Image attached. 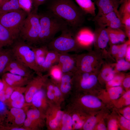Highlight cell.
Wrapping results in <instances>:
<instances>
[{"instance_id":"cell-21","label":"cell","mask_w":130,"mask_h":130,"mask_svg":"<svg viewBox=\"0 0 130 130\" xmlns=\"http://www.w3.org/2000/svg\"><path fill=\"white\" fill-rule=\"evenodd\" d=\"M50 103L43 87L34 94L30 106L36 108L45 114Z\"/></svg>"},{"instance_id":"cell-11","label":"cell","mask_w":130,"mask_h":130,"mask_svg":"<svg viewBox=\"0 0 130 130\" xmlns=\"http://www.w3.org/2000/svg\"><path fill=\"white\" fill-rule=\"evenodd\" d=\"M64 112L61 106L50 103L45 113L46 126L47 130H57Z\"/></svg>"},{"instance_id":"cell-13","label":"cell","mask_w":130,"mask_h":130,"mask_svg":"<svg viewBox=\"0 0 130 130\" xmlns=\"http://www.w3.org/2000/svg\"><path fill=\"white\" fill-rule=\"evenodd\" d=\"M99 26L94 32L95 39L94 43L95 50L100 52L104 58H111L106 49L109 43V39L106 28Z\"/></svg>"},{"instance_id":"cell-53","label":"cell","mask_w":130,"mask_h":130,"mask_svg":"<svg viewBox=\"0 0 130 130\" xmlns=\"http://www.w3.org/2000/svg\"><path fill=\"white\" fill-rule=\"evenodd\" d=\"M6 100L5 90L4 87L3 89L0 91V101L3 102Z\"/></svg>"},{"instance_id":"cell-41","label":"cell","mask_w":130,"mask_h":130,"mask_svg":"<svg viewBox=\"0 0 130 130\" xmlns=\"http://www.w3.org/2000/svg\"><path fill=\"white\" fill-rule=\"evenodd\" d=\"M21 9L28 14L33 9L32 0H18Z\"/></svg>"},{"instance_id":"cell-50","label":"cell","mask_w":130,"mask_h":130,"mask_svg":"<svg viewBox=\"0 0 130 130\" xmlns=\"http://www.w3.org/2000/svg\"><path fill=\"white\" fill-rule=\"evenodd\" d=\"M107 129L104 119L102 118L96 125L93 130H106Z\"/></svg>"},{"instance_id":"cell-46","label":"cell","mask_w":130,"mask_h":130,"mask_svg":"<svg viewBox=\"0 0 130 130\" xmlns=\"http://www.w3.org/2000/svg\"><path fill=\"white\" fill-rule=\"evenodd\" d=\"M121 19L122 24L124 26L125 31L130 30V14L123 15Z\"/></svg>"},{"instance_id":"cell-27","label":"cell","mask_w":130,"mask_h":130,"mask_svg":"<svg viewBox=\"0 0 130 130\" xmlns=\"http://www.w3.org/2000/svg\"><path fill=\"white\" fill-rule=\"evenodd\" d=\"M59 53L51 50H49L45 59L41 66L40 72H47L52 66L58 63Z\"/></svg>"},{"instance_id":"cell-12","label":"cell","mask_w":130,"mask_h":130,"mask_svg":"<svg viewBox=\"0 0 130 130\" xmlns=\"http://www.w3.org/2000/svg\"><path fill=\"white\" fill-rule=\"evenodd\" d=\"M49 78L48 74L37 75L34 76L26 85L24 92L26 103L30 106L33 97L38 90L42 88Z\"/></svg>"},{"instance_id":"cell-36","label":"cell","mask_w":130,"mask_h":130,"mask_svg":"<svg viewBox=\"0 0 130 130\" xmlns=\"http://www.w3.org/2000/svg\"><path fill=\"white\" fill-rule=\"evenodd\" d=\"M126 74L122 72L116 73L113 78L105 84L107 88L112 87L122 86L123 80Z\"/></svg>"},{"instance_id":"cell-20","label":"cell","mask_w":130,"mask_h":130,"mask_svg":"<svg viewBox=\"0 0 130 130\" xmlns=\"http://www.w3.org/2000/svg\"><path fill=\"white\" fill-rule=\"evenodd\" d=\"M75 35L77 41L83 49H89L94 44V32L90 29L82 28Z\"/></svg>"},{"instance_id":"cell-35","label":"cell","mask_w":130,"mask_h":130,"mask_svg":"<svg viewBox=\"0 0 130 130\" xmlns=\"http://www.w3.org/2000/svg\"><path fill=\"white\" fill-rule=\"evenodd\" d=\"M53 84V82L49 78L46 80L44 87L46 97L50 103L57 105L54 93Z\"/></svg>"},{"instance_id":"cell-52","label":"cell","mask_w":130,"mask_h":130,"mask_svg":"<svg viewBox=\"0 0 130 130\" xmlns=\"http://www.w3.org/2000/svg\"><path fill=\"white\" fill-rule=\"evenodd\" d=\"M34 9H38L39 6L48 0H32Z\"/></svg>"},{"instance_id":"cell-24","label":"cell","mask_w":130,"mask_h":130,"mask_svg":"<svg viewBox=\"0 0 130 130\" xmlns=\"http://www.w3.org/2000/svg\"><path fill=\"white\" fill-rule=\"evenodd\" d=\"M73 74L71 72L63 73L58 84L65 100L70 96L72 92V78Z\"/></svg>"},{"instance_id":"cell-28","label":"cell","mask_w":130,"mask_h":130,"mask_svg":"<svg viewBox=\"0 0 130 130\" xmlns=\"http://www.w3.org/2000/svg\"><path fill=\"white\" fill-rule=\"evenodd\" d=\"M15 58L11 48L6 49L0 46V75L3 74L9 63Z\"/></svg>"},{"instance_id":"cell-30","label":"cell","mask_w":130,"mask_h":130,"mask_svg":"<svg viewBox=\"0 0 130 130\" xmlns=\"http://www.w3.org/2000/svg\"><path fill=\"white\" fill-rule=\"evenodd\" d=\"M79 7L85 13L95 16L96 8L91 0H75Z\"/></svg>"},{"instance_id":"cell-48","label":"cell","mask_w":130,"mask_h":130,"mask_svg":"<svg viewBox=\"0 0 130 130\" xmlns=\"http://www.w3.org/2000/svg\"><path fill=\"white\" fill-rule=\"evenodd\" d=\"M2 80L4 84V88L5 93V97L6 100L10 98L15 87H13L8 85L2 79Z\"/></svg>"},{"instance_id":"cell-31","label":"cell","mask_w":130,"mask_h":130,"mask_svg":"<svg viewBox=\"0 0 130 130\" xmlns=\"http://www.w3.org/2000/svg\"><path fill=\"white\" fill-rule=\"evenodd\" d=\"M21 9L18 0H5L0 6V15Z\"/></svg>"},{"instance_id":"cell-42","label":"cell","mask_w":130,"mask_h":130,"mask_svg":"<svg viewBox=\"0 0 130 130\" xmlns=\"http://www.w3.org/2000/svg\"><path fill=\"white\" fill-rule=\"evenodd\" d=\"M118 11L121 17L124 15L130 14V0H124L120 5Z\"/></svg>"},{"instance_id":"cell-29","label":"cell","mask_w":130,"mask_h":130,"mask_svg":"<svg viewBox=\"0 0 130 130\" xmlns=\"http://www.w3.org/2000/svg\"><path fill=\"white\" fill-rule=\"evenodd\" d=\"M31 47L34 52L36 65L40 72V68L45 59L49 50L47 45L39 46H32Z\"/></svg>"},{"instance_id":"cell-45","label":"cell","mask_w":130,"mask_h":130,"mask_svg":"<svg viewBox=\"0 0 130 130\" xmlns=\"http://www.w3.org/2000/svg\"><path fill=\"white\" fill-rule=\"evenodd\" d=\"M119 128L117 118L111 117L108 122L107 129L109 130H117Z\"/></svg>"},{"instance_id":"cell-43","label":"cell","mask_w":130,"mask_h":130,"mask_svg":"<svg viewBox=\"0 0 130 130\" xmlns=\"http://www.w3.org/2000/svg\"><path fill=\"white\" fill-rule=\"evenodd\" d=\"M129 45H130V40L129 39L123 44L120 45L118 53L115 58L116 61L124 58L127 48Z\"/></svg>"},{"instance_id":"cell-38","label":"cell","mask_w":130,"mask_h":130,"mask_svg":"<svg viewBox=\"0 0 130 130\" xmlns=\"http://www.w3.org/2000/svg\"><path fill=\"white\" fill-rule=\"evenodd\" d=\"M130 69V62L126 61L124 58L120 59L114 63V70L116 73L126 71Z\"/></svg>"},{"instance_id":"cell-33","label":"cell","mask_w":130,"mask_h":130,"mask_svg":"<svg viewBox=\"0 0 130 130\" xmlns=\"http://www.w3.org/2000/svg\"><path fill=\"white\" fill-rule=\"evenodd\" d=\"M47 72L51 80L58 85L63 74L59 65L58 64L54 65Z\"/></svg>"},{"instance_id":"cell-58","label":"cell","mask_w":130,"mask_h":130,"mask_svg":"<svg viewBox=\"0 0 130 130\" xmlns=\"http://www.w3.org/2000/svg\"><path fill=\"white\" fill-rule=\"evenodd\" d=\"M5 0H0V6L5 1Z\"/></svg>"},{"instance_id":"cell-44","label":"cell","mask_w":130,"mask_h":130,"mask_svg":"<svg viewBox=\"0 0 130 130\" xmlns=\"http://www.w3.org/2000/svg\"><path fill=\"white\" fill-rule=\"evenodd\" d=\"M117 118L119 128L123 130H130V120L125 118L119 114Z\"/></svg>"},{"instance_id":"cell-40","label":"cell","mask_w":130,"mask_h":130,"mask_svg":"<svg viewBox=\"0 0 130 130\" xmlns=\"http://www.w3.org/2000/svg\"><path fill=\"white\" fill-rule=\"evenodd\" d=\"M53 82L54 93L56 104L58 105L61 106L62 104L65 100L59 88L58 85Z\"/></svg>"},{"instance_id":"cell-51","label":"cell","mask_w":130,"mask_h":130,"mask_svg":"<svg viewBox=\"0 0 130 130\" xmlns=\"http://www.w3.org/2000/svg\"><path fill=\"white\" fill-rule=\"evenodd\" d=\"M120 113H121L122 116L125 118L130 120V105L123 109L120 111Z\"/></svg>"},{"instance_id":"cell-1","label":"cell","mask_w":130,"mask_h":130,"mask_svg":"<svg viewBox=\"0 0 130 130\" xmlns=\"http://www.w3.org/2000/svg\"><path fill=\"white\" fill-rule=\"evenodd\" d=\"M39 14L41 29L35 46L47 45L57 33L70 26L65 21L48 10Z\"/></svg>"},{"instance_id":"cell-17","label":"cell","mask_w":130,"mask_h":130,"mask_svg":"<svg viewBox=\"0 0 130 130\" xmlns=\"http://www.w3.org/2000/svg\"><path fill=\"white\" fill-rule=\"evenodd\" d=\"M121 0H97L96 4L98 12L95 18H97L113 12L118 11Z\"/></svg>"},{"instance_id":"cell-54","label":"cell","mask_w":130,"mask_h":130,"mask_svg":"<svg viewBox=\"0 0 130 130\" xmlns=\"http://www.w3.org/2000/svg\"><path fill=\"white\" fill-rule=\"evenodd\" d=\"M124 58L126 61L130 62V45L128 47Z\"/></svg>"},{"instance_id":"cell-34","label":"cell","mask_w":130,"mask_h":130,"mask_svg":"<svg viewBox=\"0 0 130 130\" xmlns=\"http://www.w3.org/2000/svg\"><path fill=\"white\" fill-rule=\"evenodd\" d=\"M102 117L101 115H92L91 114L85 122L82 130H93L96 125Z\"/></svg>"},{"instance_id":"cell-16","label":"cell","mask_w":130,"mask_h":130,"mask_svg":"<svg viewBox=\"0 0 130 130\" xmlns=\"http://www.w3.org/2000/svg\"><path fill=\"white\" fill-rule=\"evenodd\" d=\"M7 72L30 78H32L35 73L29 67L15 58L9 63L3 74Z\"/></svg>"},{"instance_id":"cell-8","label":"cell","mask_w":130,"mask_h":130,"mask_svg":"<svg viewBox=\"0 0 130 130\" xmlns=\"http://www.w3.org/2000/svg\"><path fill=\"white\" fill-rule=\"evenodd\" d=\"M98 74L77 70L73 73L72 77V92H90L100 84L98 79Z\"/></svg>"},{"instance_id":"cell-32","label":"cell","mask_w":130,"mask_h":130,"mask_svg":"<svg viewBox=\"0 0 130 130\" xmlns=\"http://www.w3.org/2000/svg\"><path fill=\"white\" fill-rule=\"evenodd\" d=\"M57 130H73L72 122L69 113L65 109Z\"/></svg>"},{"instance_id":"cell-55","label":"cell","mask_w":130,"mask_h":130,"mask_svg":"<svg viewBox=\"0 0 130 130\" xmlns=\"http://www.w3.org/2000/svg\"><path fill=\"white\" fill-rule=\"evenodd\" d=\"M7 111L6 106L4 103L0 101V113Z\"/></svg>"},{"instance_id":"cell-9","label":"cell","mask_w":130,"mask_h":130,"mask_svg":"<svg viewBox=\"0 0 130 130\" xmlns=\"http://www.w3.org/2000/svg\"><path fill=\"white\" fill-rule=\"evenodd\" d=\"M28 14L21 9L0 15V23L18 38L20 27Z\"/></svg>"},{"instance_id":"cell-23","label":"cell","mask_w":130,"mask_h":130,"mask_svg":"<svg viewBox=\"0 0 130 130\" xmlns=\"http://www.w3.org/2000/svg\"><path fill=\"white\" fill-rule=\"evenodd\" d=\"M2 79L8 85L14 87L24 86L32 78L22 76L9 72L2 74Z\"/></svg>"},{"instance_id":"cell-56","label":"cell","mask_w":130,"mask_h":130,"mask_svg":"<svg viewBox=\"0 0 130 130\" xmlns=\"http://www.w3.org/2000/svg\"><path fill=\"white\" fill-rule=\"evenodd\" d=\"M6 129L10 130H26L23 127H6Z\"/></svg>"},{"instance_id":"cell-14","label":"cell","mask_w":130,"mask_h":130,"mask_svg":"<svg viewBox=\"0 0 130 130\" xmlns=\"http://www.w3.org/2000/svg\"><path fill=\"white\" fill-rule=\"evenodd\" d=\"M99 26L113 29L121 28L123 25L118 12H113L95 18Z\"/></svg>"},{"instance_id":"cell-15","label":"cell","mask_w":130,"mask_h":130,"mask_svg":"<svg viewBox=\"0 0 130 130\" xmlns=\"http://www.w3.org/2000/svg\"><path fill=\"white\" fill-rule=\"evenodd\" d=\"M28 107L27 106L22 108H10L7 113V127H23Z\"/></svg>"},{"instance_id":"cell-10","label":"cell","mask_w":130,"mask_h":130,"mask_svg":"<svg viewBox=\"0 0 130 130\" xmlns=\"http://www.w3.org/2000/svg\"><path fill=\"white\" fill-rule=\"evenodd\" d=\"M23 127L26 130H40L46 126L45 114L36 108L29 106Z\"/></svg>"},{"instance_id":"cell-25","label":"cell","mask_w":130,"mask_h":130,"mask_svg":"<svg viewBox=\"0 0 130 130\" xmlns=\"http://www.w3.org/2000/svg\"><path fill=\"white\" fill-rule=\"evenodd\" d=\"M106 28L108 35L109 45L116 44L125 41L126 35L124 32L121 28Z\"/></svg>"},{"instance_id":"cell-7","label":"cell","mask_w":130,"mask_h":130,"mask_svg":"<svg viewBox=\"0 0 130 130\" xmlns=\"http://www.w3.org/2000/svg\"><path fill=\"white\" fill-rule=\"evenodd\" d=\"M104 57L100 52L94 50L87 52L77 54L76 66L77 70L89 73H98L104 62Z\"/></svg>"},{"instance_id":"cell-4","label":"cell","mask_w":130,"mask_h":130,"mask_svg":"<svg viewBox=\"0 0 130 130\" xmlns=\"http://www.w3.org/2000/svg\"><path fill=\"white\" fill-rule=\"evenodd\" d=\"M38 9H34L28 14L20 28L19 38L29 44L36 46L41 31Z\"/></svg>"},{"instance_id":"cell-47","label":"cell","mask_w":130,"mask_h":130,"mask_svg":"<svg viewBox=\"0 0 130 130\" xmlns=\"http://www.w3.org/2000/svg\"><path fill=\"white\" fill-rule=\"evenodd\" d=\"M120 45H110L109 52L111 57L115 59L118 53Z\"/></svg>"},{"instance_id":"cell-6","label":"cell","mask_w":130,"mask_h":130,"mask_svg":"<svg viewBox=\"0 0 130 130\" xmlns=\"http://www.w3.org/2000/svg\"><path fill=\"white\" fill-rule=\"evenodd\" d=\"M31 46L18 38L11 46V49L15 59L29 67L37 75L42 74L36 65Z\"/></svg>"},{"instance_id":"cell-26","label":"cell","mask_w":130,"mask_h":130,"mask_svg":"<svg viewBox=\"0 0 130 130\" xmlns=\"http://www.w3.org/2000/svg\"><path fill=\"white\" fill-rule=\"evenodd\" d=\"M17 38L0 23V46H11Z\"/></svg>"},{"instance_id":"cell-19","label":"cell","mask_w":130,"mask_h":130,"mask_svg":"<svg viewBox=\"0 0 130 130\" xmlns=\"http://www.w3.org/2000/svg\"><path fill=\"white\" fill-rule=\"evenodd\" d=\"M77 54L68 53H59L58 63L63 73L71 72L73 73L77 70L76 57Z\"/></svg>"},{"instance_id":"cell-39","label":"cell","mask_w":130,"mask_h":130,"mask_svg":"<svg viewBox=\"0 0 130 130\" xmlns=\"http://www.w3.org/2000/svg\"><path fill=\"white\" fill-rule=\"evenodd\" d=\"M6 102L10 108H22L28 106L26 103L24 96L23 94L13 100Z\"/></svg>"},{"instance_id":"cell-37","label":"cell","mask_w":130,"mask_h":130,"mask_svg":"<svg viewBox=\"0 0 130 130\" xmlns=\"http://www.w3.org/2000/svg\"><path fill=\"white\" fill-rule=\"evenodd\" d=\"M108 95L110 99L115 100L119 98L124 91L121 86L112 87L107 88Z\"/></svg>"},{"instance_id":"cell-5","label":"cell","mask_w":130,"mask_h":130,"mask_svg":"<svg viewBox=\"0 0 130 130\" xmlns=\"http://www.w3.org/2000/svg\"><path fill=\"white\" fill-rule=\"evenodd\" d=\"M69 97L67 105L89 114L103 107L100 99L89 92H72Z\"/></svg>"},{"instance_id":"cell-59","label":"cell","mask_w":130,"mask_h":130,"mask_svg":"<svg viewBox=\"0 0 130 130\" xmlns=\"http://www.w3.org/2000/svg\"><path fill=\"white\" fill-rule=\"evenodd\" d=\"M122 1H123L124 0H121Z\"/></svg>"},{"instance_id":"cell-18","label":"cell","mask_w":130,"mask_h":130,"mask_svg":"<svg viewBox=\"0 0 130 130\" xmlns=\"http://www.w3.org/2000/svg\"><path fill=\"white\" fill-rule=\"evenodd\" d=\"M72 117L73 130H82L83 125L91 114H88L67 105L65 109Z\"/></svg>"},{"instance_id":"cell-22","label":"cell","mask_w":130,"mask_h":130,"mask_svg":"<svg viewBox=\"0 0 130 130\" xmlns=\"http://www.w3.org/2000/svg\"><path fill=\"white\" fill-rule=\"evenodd\" d=\"M116 73L114 70V63L104 61L98 74L99 82L101 85L105 84L113 78Z\"/></svg>"},{"instance_id":"cell-3","label":"cell","mask_w":130,"mask_h":130,"mask_svg":"<svg viewBox=\"0 0 130 130\" xmlns=\"http://www.w3.org/2000/svg\"><path fill=\"white\" fill-rule=\"evenodd\" d=\"M73 29L69 26L62 31L60 35L54 37L47 44L49 50L60 53L77 52L83 50L77 41Z\"/></svg>"},{"instance_id":"cell-2","label":"cell","mask_w":130,"mask_h":130,"mask_svg":"<svg viewBox=\"0 0 130 130\" xmlns=\"http://www.w3.org/2000/svg\"><path fill=\"white\" fill-rule=\"evenodd\" d=\"M48 8L74 29L80 26L84 21L85 13L72 0H54Z\"/></svg>"},{"instance_id":"cell-57","label":"cell","mask_w":130,"mask_h":130,"mask_svg":"<svg viewBox=\"0 0 130 130\" xmlns=\"http://www.w3.org/2000/svg\"><path fill=\"white\" fill-rule=\"evenodd\" d=\"M4 87V84L2 80L0 79V91L3 90Z\"/></svg>"},{"instance_id":"cell-49","label":"cell","mask_w":130,"mask_h":130,"mask_svg":"<svg viewBox=\"0 0 130 130\" xmlns=\"http://www.w3.org/2000/svg\"><path fill=\"white\" fill-rule=\"evenodd\" d=\"M122 87L124 88L127 91L130 90V73L126 74L124 78L122 85Z\"/></svg>"}]
</instances>
